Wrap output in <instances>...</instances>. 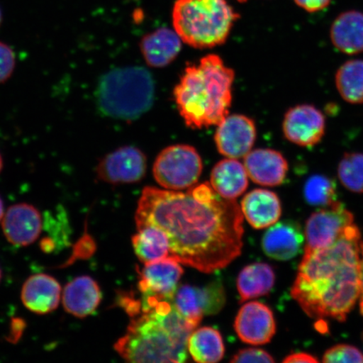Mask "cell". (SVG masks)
I'll use <instances>...</instances> for the list:
<instances>
[{"mask_svg":"<svg viewBox=\"0 0 363 363\" xmlns=\"http://www.w3.org/2000/svg\"><path fill=\"white\" fill-rule=\"evenodd\" d=\"M361 243L352 224L330 246L305 250L291 295L308 316L346 320L360 297Z\"/></svg>","mask_w":363,"mask_h":363,"instance_id":"cell-2","label":"cell"},{"mask_svg":"<svg viewBox=\"0 0 363 363\" xmlns=\"http://www.w3.org/2000/svg\"><path fill=\"white\" fill-rule=\"evenodd\" d=\"M172 303L191 328L195 329L201 323L204 315L199 306L196 287L189 284L179 286L172 298Z\"/></svg>","mask_w":363,"mask_h":363,"instance_id":"cell-28","label":"cell"},{"mask_svg":"<svg viewBox=\"0 0 363 363\" xmlns=\"http://www.w3.org/2000/svg\"><path fill=\"white\" fill-rule=\"evenodd\" d=\"M298 7L307 12L315 13L325 10L330 6L331 0H294Z\"/></svg>","mask_w":363,"mask_h":363,"instance_id":"cell-34","label":"cell"},{"mask_svg":"<svg viewBox=\"0 0 363 363\" xmlns=\"http://www.w3.org/2000/svg\"><path fill=\"white\" fill-rule=\"evenodd\" d=\"M303 197L310 206L328 207L337 202V186L325 175H313L303 186Z\"/></svg>","mask_w":363,"mask_h":363,"instance_id":"cell-27","label":"cell"},{"mask_svg":"<svg viewBox=\"0 0 363 363\" xmlns=\"http://www.w3.org/2000/svg\"><path fill=\"white\" fill-rule=\"evenodd\" d=\"M199 306L204 316L214 315L221 311L226 302V294L223 284L219 281L204 286L196 287Z\"/></svg>","mask_w":363,"mask_h":363,"instance_id":"cell-30","label":"cell"},{"mask_svg":"<svg viewBox=\"0 0 363 363\" xmlns=\"http://www.w3.org/2000/svg\"><path fill=\"white\" fill-rule=\"evenodd\" d=\"M135 220L138 229L153 226L165 233L170 258L204 274L225 269L242 251V208L208 183L185 193L145 188Z\"/></svg>","mask_w":363,"mask_h":363,"instance_id":"cell-1","label":"cell"},{"mask_svg":"<svg viewBox=\"0 0 363 363\" xmlns=\"http://www.w3.org/2000/svg\"><path fill=\"white\" fill-rule=\"evenodd\" d=\"M324 362H363V353L359 349L347 344H339L330 347L324 354Z\"/></svg>","mask_w":363,"mask_h":363,"instance_id":"cell-31","label":"cell"},{"mask_svg":"<svg viewBox=\"0 0 363 363\" xmlns=\"http://www.w3.org/2000/svg\"><path fill=\"white\" fill-rule=\"evenodd\" d=\"M188 351L195 362L215 363L225 355V345L219 330L215 328H199L190 334Z\"/></svg>","mask_w":363,"mask_h":363,"instance_id":"cell-24","label":"cell"},{"mask_svg":"<svg viewBox=\"0 0 363 363\" xmlns=\"http://www.w3.org/2000/svg\"><path fill=\"white\" fill-rule=\"evenodd\" d=\"M362 342H363V333H362Z\"/></svg>","mask_w":363,"mask_h":363,"instance_id":"cell-42","label":"cell"},{"mask_svg":"<svg viewBox=\"0 0 363 363\" xmlns=\"http://www.w3.org/2000/svg\"><path fill=\"white\" fill-rule=\"evenodd\" d=\"M340 183L353 193H363V153L347 152L337 169Z\"/></svg>","mask_w":363,"mask_h":363,"instance_id":"cell-29","label":"cell"},{"mask_svg":"<svg viewBox=\"0 0 363 363\" xmlns=\"http://www.w3.org/2000/svg\"><path fill=\"white\" fill-rule=\"evenodd\" d=\"M1 279H2V271H1V269H0V282H1Z\"/></svg>","mask_w":363,"mask_h":363,"instance_id":"cell-40","label":"cell"},{"mask_svg":"<svg viewBox=\"0 0 363 363\" xmlns=\"http://www.w3.org/2000/svg\"><path fill=\"white\" fill-rule=\"evenodd\" d=\"M238 1L240 3H245L247 2V0H238Z\"/></svg>","mask_w":363,"mask_h":363,"instance_id":"cell-41","label":"cell"},{"mask_svg":"<svg viewBox=\"0 0 363 363\" xmlns=\"http://www.w3.org/2000/svg\"><path fill=\"white\" fill-rule=\"evenodd\" d=\"M235 72L217 55L189 65L174 89L182 117L192 129L218 125L229 115Z\"/></svg>","mask_w":363,"mask_h":363,"instance_id":"cell-4","label":"cell"},{"mask_svg":"<svg viewBox=\"0 0 363 363\" xmlns=\"http://www.w3.org/2000/svg\"><path fill=\"white\" fill-rule=\"evenodd\" d=\"M335 86L345 101L352 104H363V60H349L338 68Z\"/></svg>","mask_w":363,"mask_h":363,"instance_id":"cell-26","label":"cell"},{"mask_svg":"<svg viewBox=\"0 0 363 363\" xmlns=\"http://www.w3.org/2000/svg\"><path fill=\"white\" fill-rule=\"evenodd\" d=\"M275 279L274 269L267 263L255 262L245 267L237 281L240 301L245 302L269 294L274 288Z\"/></svg>","mask_w":363,"mask_h":363,"instance_id":"cell-23","label":"cell"},{"mask_svg":"<svg viewBox=\"0 0 363 363\" xmlns=\"http://www.w3.org/2000/svg\"><path fill=\"white\" fill-rule=\"evenodd\" d=\"M146 172V156L134 147H121L108 154L95 169L97 178L111 184L138 183Z\"/></svg>","mask_w":363,"mask_h":363,"instance_id":"cell-9","label":"cell"},{"mask_svg":"<svg viewBox=\"0 0 363 363\" xmlns=\"http://www.w3.org/2000/svg\"><path fill=\"white\" fill-rule=\"evenodd\" d=\"M234 328L243 342L261 346L269 343L276 333L274 313L264 303H245L235 317Z\"/></svg>","mask_w":363,"mask_h":363,"instance_id":"cell-13","label":"cell"},{"mask_svg":"<svg viewBox=\"0 0 363 363\" xmlns=\"http://www.w3.org/2000/svg\"><path fill=\"white\" fill-rule=\"evenodd\" d=\"M211 185L222 198L240 197L248 187V175L244 164L234 158L218 162L211 172Z\"/></svg>","mask_w":363,"mask_h":363,"instance_id":"cell-22","label":"cell"},{"mask_svg":"<svg viewBox=\"0 0 363 363\" xmlns=\"http://www.w3.org/2000/svg\"><path fill=\"white\" fill-rule=\"evenodd\" d=\"M139 274L138 289L142 296L172 301L179 282L184 274L181 263L172 259L147 263Z\"/></svg>","mask_w":363,"mask_h":363,"instance_id":"cell-11","label":"cell"},{"mask_svg":"<svg viewBox=\"0 0 363 363\" xmlns=\"http://www.w3.org/2000/svg\"><path fill=\"white\" fill-rule=\"evenodd\" d=\"M172 16L181 40L199 49L224 44L240 18L227 0H176Z\"/></svg>","mask_w":363,"mask_h":363,"instance_id":"cell-5","label":"cell"},{"mask_svg":"<svg viewBox=\"0 0 363 363\" xmlns=\"http://www.w3.org/2000/svg\"><path fill=\"white\" fill-rule=\"evenodd\" d=\"M131 242L136 257L144 264L169 257V239L156 227L139 228L138 233L133 235Z\"/></svg>","mask_w":363,"mask_h":363,"instance_id":"cell-25","label":"cell"},{"mask_svg":"<svg viewBox=\"0 0 363 363\" xmlns=\"http://www.w3.org/2000/svg\"><path fill=\"white\" fill-rule=\"evenodd\" d=\"M16 65V54L10 45L0 42V84L11 79Z\"/></svg>","mask_w":363,"mask_h":363,"instance_id":"cell-32","label":"cell"},{"mask_svg":"<svg viewBox=\"0 0 363 363\" xmlns=\"http://www.w3.org/2000/svg\"><path fill=\"white\" fill-rule=\"evenodd\" d=\"M102 301L101 287L89 276H79L62 289L61 303L68 315L84 319L97 311Z\"/></svg>","mask_w":363,"mask_h":363,"instance_id":"cell-18","label":"cell"},{"mask_svg":"<svg viewBox=\"0 0 363 363\" xmlns=\"http://www.w3.org/2000/svg\"><path fill=\"white\" fill-rule=\"evenodd\" d=\"M1 227L8 242L16 247H28L42 233L43 216L33 204H13L4 213Z\"/></svg>","mask_w":363,"mask_h":363,"instance_id":"cell-14","label":"cell"},{"mask_svg":"<svg viewBox=\"0 0 363 363\" xmlns=\"http://www.w3.org/2000/svg\"><path fill=\"white\" fill-rule=\"evenodd\" d=\"M283 133L289 143L298 147H314L324 138L325 116L312 104H298L285 113Z\"/></svg>","mask_w":363,"mask_h":363,"instance_id":"cell-10","label":"cell"},{"mask_svg":"<svg viewBox=\"0 0 363 363\" xmlns=\"http://www.w3.org/2000/svg\"><path fill=\"white\" fill-rule=\"evenodd\" d=\"M361 293L359 297L360 312L363 316V242L361 243V265H360Z\"/></svg>","mask_w":363,"mask_h":363,"instance_id":"cell-36","label":"cell"},{"mask_svg":"<svg viewBox=\"0 0 363 363\" xmlns=\"http://www.w3.org/2000/svg\"><path fill=\"white\" fill-rule=\"evenodd\" d=\"M194 330L172 301L143 297L142 312L131 317L126 333L113 348L130 362H184Z\"/></svg>","mask_w":363,"mask_h":363,"instance_id":"cell-3","label":"cell"},{"mask_svg":"<svg viewBox=\"0 0 363 363\" xmlns=\"http://www.w3.org/2000/svg\"><path fill=\"white\" fill-rule=\"evenodd\" d=\"M283 362L289 363H297V362H319V360L315 356L311 354L306 352H295L290 354L288 357H286Z\"/></svg>","mask_w":363,"mask_h":363,"instance_id":"cell-35","label":"cell"},{"mask_svg":"<svg viewBox=\"0 0 363 363\" xmlns=\"http://www.w3.org/2000/svg\"><path fill=\"white\" fill-rule=\"evenodd\" d=\"M247 175L254 183L275 187L282 184L287 177L289 163L282 153L274 149H256L244 159Z\"/></svg>","mask_w":363,"mask_h":363,"instance_id":"cell-17","label":"cell"},{"mask_svg":"<svg viewBox=\"0 0 363 363\" xmlns=\"http://www.w3.org/2000/svg\"><path fill=\"white\" fill-rule=\"evenodd\" d=\"M306 235L297 221L286 220L269 226L262 240L263 252L278 261H289L302 252Z\"/></svg>","mask_w":363,"mask_h":363,"instance_id":"cell-15","label":"cell"},{"mask_svg":"<svg viewBox=\"0 0 363 363\" xmlns=\"http://www.w3.org/2000/svg\"><path fill=\"white\" fill-rule=\"evenodd\" d=\"M3 167H4L3 157H2L1 153H0V172H2Z\"/></svg>","mask_w":363,"mask_h":363,"instance_id":"cell-38","label":"cell"},{"mask_svg":"<svg viewBox=\"0 0 363 363\" xmlns=\"http://www.w3.org/2000/svg\"><path fill=\"white\" fill-rule=\"evenodd\" d=\"M257 138L255 122L246 116H227L218 125L215 140L218 151L228 158H242L252 151Z\"/></svg>","mask_w":363,"mask_h":363,"instance_id":"cell-12","label":"cell"},{"mask_svg":"<svg viewBox=\"0 0 363 363\" xmlns=\"http://www.w3.org/2000/svg\"><path fill=\"white\" fill-rule=\"evenodd\" d=\"M62 292V286L51 275L34 274L23 284L21 299L26 310L45 315L55 311L60 306Z\"/></svg>","mask_w":363,"mask_h":363,"instance_id":"cell-16","label":"cell"},{"mask_svg":"<svg viewBox=\"0 0 363 363\" xmlns=\"http://www.w3.org/2000/svg\"><path fill=\"white\" fill-rule=\"evenodd\" d=\"M179 35L176 31L160 28L144 35L140 48L148 66L164 67L175 60L182 48Z\"/></svg>","mask_w":363,"mask_h":363,"instance_id":"cell-20","label":"cell"},{"mask_svg":"<svg viewBox=\"0 0 363 363\" xmlns=\"http://www.w3.org/2000/svg\"><path fill=\"white\" fill-rule=\"evenodd\" d=\"M4 213H6V211H4V202L1 197H0V225H1Z\"/></svg>","mask_w":363,"mask_h":363,"instance_id":"cell-37","label":"cell"},{"mask_svg":"<svg viewBox=\"0 0 363 363\" xmlns=\"http://www.w3.org/2000/svg\"><path fill=\"white\" fill-rule=\"evenodd\" d=\"M155 97V84L142 67L116 68L99 82L97 104L104 115L113 119L134 121L147 113Z\"/></svg>","mask_w":363,"mask_h":363,"instance_id":"cell-6","label":"cell"},{"mask_svg":"<svg viewBox=\"0 0 363 363\" xmlns=\"http://www.w3.org/2000/svg\"><path fill=\"white\" fill-rule=\"evenodd\" d=\"M202 170V159L196 149L189 145H174L162 150L152 171L162 187L179 191L193 187Z\"/></svg>","mask_w":363,"mask_h":363,"instance_id":"cell-7","label":"cell"},{"mask_svg":"<svg viewBox=\"0 0 363 363\" xmlns=\"http://www.w3.org/2000/svg\"><path fill=\"white\" fill-rule=\"evenodd\" d=\"M2 19H3L2 11H1V10H0V25H1Z\"/></svg>","mask_w":363,"mask_h":363,"instance_id":"cell-39","label":"cell"},{"mask_svg":"<svg viewBox=\"0 0 363 363\" xmlns=\"http://www.w3.org/2000/svg\"><path fill=\"white\" fill-rule=\"evenodd\" d=\"M331 43L347 55L363 52V13L345 11L335 18L330 30Z\"/></svg>","mask_w":363,"mask_h":363,"instance_id":"cell-21","label":"cell"},{"mask_svg":"<svg viewBox=\"0 0 363 363\" xmlns=\"http://www.w3.org/2000/svg\"><path fill=\"white\" fill-rule=\"evenodd\" d=\"M242 214L253 228L265 229L278 222L282 215L280 199L267 189H254L242 201Z\"/></svg>","mask_w":363,"mask_h":363,"instance_id":"cell-19","label":"cell"},{"mask_svg":"<svg viewBox=\"0 0 363 363\" xmlns=\"http://www.w3.org/2000/svg\"><path fill=\"white\" fill-rule=\"evenodd\" d=\"M274 358L269 352L258 348H247L240 350L231 358L230 362H274Z\"/></svg>","mask_w":363,"mask_h":363,"instance_id":"cell-33","label":"cell"},{"mask_svg":"<svg viewBox=\"0 0 363 363\" xmlns=\"http://www.w3.org/2000/svg\"><path fill=\"white\" fill-rule=\"evenodd\" d=\"M352 224L353 215L339 201L320 208L313 213L306 222V249L315 250L330 246Z\"/></svg>","mask_w":363,"mask_h":363,"instance_id":"cell-8","label":"cell"}]
</instances>
